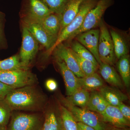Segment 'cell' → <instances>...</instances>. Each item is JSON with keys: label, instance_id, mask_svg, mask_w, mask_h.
<instances>
[{"label": "cell", "instance_id": "obj_1", "mask_svg": "<svg viewBox=\"0 0 130 130\" xmlns=\"http://www.w3.org/2000/svg\"><path fill=\"white\" fill-rule=\"evenodd\" d=\"M13 111L43 112L47 96L37 85L13 89L5 98Z\"/></svg>", "mask_w": 130, "mask_h": 130}, {"label": "cell", "instance_id": "obj_2", "mask_svg": "<svg viewBox=\"0 0 130 130\" xmlns=\"http://www.w3.org/2000/svg\"><path fill=\"white\" fill-rule=\"evenodd\" d=\"M59 101L61 105L70 111L77 122L83 123L95 130H108L111 128L104 121L100 114L71 105L62 96L59 97Z\"/></svg>", "mask_w": 130, "mask_h": 130}, {"label": "cell", "instance_id": "obj_3", "mask_svg": "<svg viewBox=\"0 0 130 130\" xmlns=\"http://www.w3.org/2000/svg\"><path fill=\"white\" fill-rule=\"evenodd\" d=\"M43 112L28 113L13 111L7 130H41Z\"/></svg>", "mask_w": 130, "mask_h": 130}, {"label": "cell", "instance_id": "obj_4", "mask_svg": "<svg viewBox=\"0 0 130 130\" xmlns=\"http://www.w3.org/2000/svg\"><path fill=\"white\" fill-rule=\"evenodd\" d=\"M98 1L85 0L82 3L78 13L72 21L61 31L54 46L47 51V55H50L59 44L67 40L73 32L81 27L86 14L95 6Z\"/></svg>", "mask_w": 130, "mask_h": 130}, {"label": "cell", "instance_id": "obj_5", "mask_svg": "<svg viewBox=\"0 0 130 130\" xmlns=\"http://www.w3.org/2000/svg\"><path fill=\"white\" fill-rule=\"evenodd\" d=\"M0 81L13 89L38 83L36 76L29 70L0 71Z\"/></svg>", "mask_w": 130, "mask_h": 130}, {"label": "cell", "instance_id": "obj_6", "mask_svg": "<svg viewBox=\"0 0 130 130\" xmlns=\"http://www.w3.org/2000/svg\"><path fill=\"white\" fill-rule=\"evenodd\" d=\"M113 0H98L95 6L87 13L81 27L70 36L68 41L71 42L81 32L90 30L99 26L106 10L112 4Z\"/></svg>", "mask_w": 130, "mask_h": 130}, {"label": "cell", "instance_id": "obj_7", "mask_svg": "<svg viewBox=\"0 0 130 130\" xmlns=\"http://www.w3.org/2000/svg\"><path fill=\"white\" fill-rule=\"evenodd\" d=\"M100 37L98 51L101 63L112 66L116 57L110 32L105 23L102 20L100 24Z\"/></svg>", "mask_w": 130, "mask_h": 130}, {"label": "cell", "instance_id": "obj_8", "mask_svg": "<svg viewBox=\"0 0 130 130\" xmlns=\"http://www.w3.org/2000/svg\"><path fill=\"white\" fill-rule=\"evenodd\" d=\"M39 49V43L31 32L23 25L22 42L19 56L21 63L29 68Z\"/></svg>", "mask_w": 130, "mask_h": 130}, {"label": "cell", "instance_id": "obj_9", "mask_svg": "<svg viewBox=\"0 0 130 130\" xmlns=\"http://www.w3.org/2000/svg\"><path fill=\"white\" fill-rule=\"evenodd\" d=\"M21 11L23 19L37 22L53 13L41 0H24Z\"/></svg>", "mask_w": 130, "mask_h": 130}, {"label": "cell", "instance_id": "obj_10", "mask_svg": "<svg viewBox=\"0 0 130 130\" xmlns=\"http://www.w3.org/2000/svg\"><path fill=\"white\" fill-rule=\"evenodd\" d=\"M43 113L41 130H63L59 102L48 101Z\"/></svg>", "mask_w": 130, "mask_h": 130}, {"label": "cell", "instance_id": "obj_11", "mask_svg": "<svg viewBox=\"0 0 130 130\" xmlns=\"http://www.w3.org/2000/svg\"><path fill=\"white\" fill-rule=\"evenodd\" d=\"M23 19V25L31 32L38 43L43 46L47 51L51 49L58 38L50 35L38 22Z\"/></svg>", "mask_w": 130, "mask_h": 130}, {"label": "cell", "instance_id": "obj_12", "mask_svg": "<svg viewBox=\"0 0 130 130\" xmlns=\"http://www.w3.org/2000/svg\"><path fill=\"white\" fill-rule=\"evenodd\" d=\"M100 32L99 29H92L81 32L74 38L92 53L99 65L101 63L98 51Z\"/></svg>", "mask_w": 130, "mask_h": 130}, {"label": "cell", "instance_id": "obj_13", "mask_svg": "<svg viewBox=\"0 0 130 130\" xmlns=\"http://www.w3.org/2000/svg\"><path fill=\"white\" fill-rule=\"evenodd\" d=\"M54 51L55 52V56L56 59L63 61L67 67L77 77H83L85 76L78 63L73 55L70 48L61 43L59 44Z\"/></svg>", "mask_w": 130, "mask_h": 130}, {"label": "cell", "instance_id": "obj_14", "mask_svg": "<svg viewBox=\"0 0 130 130\" xmlns=\"http://www.w3.org/2000/svg\"><path fill=\"white\" fill-rule=\"evenodd\" d=\"M101 115L105 122L114 127L128 128L129 126L130 121L125 118L117 106L108 105Z\"/></svg>", "mask_w": 130, "mask_h": 130}, {"label": "cell", "instance_id": "obj_15", "mask_svg": "<svg viewBox=\"0 0 130 130\" xmlns=\"http://www.w3.org/2000/svg\"><path fill=\"white\" fill-rule=\"evenodd\" d=\"M56 62L64 79L66 95H71L81 88L78 81V77L67 67L63 61L56 59Z\"/></svg>", "mask_w": 130, "mask_h": 130}, {"label": "cell", "instance_id": "obj_16", "mask_svg": "<svg viewBox=\"0 0 130 130\" xmlns=\"http://www.w3.org/2000/svg\"><path fill=\"white\" fill-rule=\"evenodd\" d=\"M109 105L118 106L121 103L127 101L128 97L118 88L104 86L98 90Z\"/></svg>", "mask_w": 130, "mask_h": 130}, {"label": "cell", "instance_id": "obj_17", "mask_svg": "<svg viewBox=\"0 0 130 130\" xmlns=\"http://www.w3.org/2000/svg\"><path fill=\"white\" fill-rule=\"evenodd\" d=\"M99 73L100 76L108 83L118 88L123 87V82L119 75L112 66L101 63L99 65Z\"/></svg>", "mask_w": 130, "mask_h": 130}, {"label": "cell", "instance_id": "obj_18", "mask_svg": "<svg viewBox=\"0 0 130 130\" xmlns=\"http://www.w3.org/2000/svg\"><path fill=\"white\" fill-rule=\"evenodd\" d=\"M85 0H70L61 14V23L59 35L76 16L81 4Z\"/></svg>", "mask_w": 130, "mask_h": 130}, {"label": "cell", "instance_id": "obj_19", "mask_svg": "<svg viewBox=\"0 0 130 130\" xmlns=\"http://www.w3.org/2000/svg\"><path fill=\"white\" fill-rule=\"evenodd\" d=\"M61 20V14L53 13L38 22L50 35L58 38L60 30Z\"/></svg>", "mask_w": 130, "mask_h": 130}, {"label": "cell", "instance_id": "obj_20", "mask_svg": "<svg viewBox=\"0 0 130 130\" xmlns=\"http://www.w3.org/2000/svg\"><path fill=\"white\" fill-rule=\"evenodd\" d=\"M78 81L81 88L89 91L99 90L105 86L104 80L96 72L83 77L78 78Z\"/></svg>", "mask_w": 130, "mask_h": 130}, {"label": "cell", "instance_id": "obj_21", "mask_svg": "<svg viewBox=\"0 0 130 130\" xmlns=\"http://www.w3.org/2000/svg\"><path fill=\"white\" fill-rule=\"evenodd\" d=\"M90 94L89 91L81 88L72 94L63 98L65 101L71 105L81 108H86L89 100Z\"/></svg>", "mask_w": 130, "mask_h": 130}, {"label": "cell", "instance_id": "obj_22", "mask_svg": "<svg viewBox=\"0 0 130 130\" xmlns=\"http://www.w3.org/2000/svg\"><path fill=\"white\" fill-rule=\"evenodd\" d=\"M109 32L112 41L116 58L119 59L122 56L128 54V45L120 33L114 29H111Z\"/></svg>", "mask_w": 130, "mask_h": 130}, {"label": "cell", "instance_id": "obj_23", "mask_svg": "<svg viewBox=\"0 0 130 130\" xmlns=\"http://www.w3.org/2000/svg\"><path fill=\"white\" fill-rule=\"evenodd\" d=\"M117 68L123 83L128 88L130 84V61L129 55H124L119 59Z\"/></svg>", "mask_w": 130, "mask_h": 130}, {"label": "cell", "instance_id": "obj_24", "mask_svg": "<svg viewBox=\"0 0 130 130\" xmlns=\"http://www.w3.org/2000/svg\"><path fill=\"white\" fill-rule=\"evenodd\" d=\"M29 70L21 63L19 55H16L0 60V71H11L17 70Z\"/></svg>", "mask_w": 130, "mask_h": 130}, {"label": "cell", "instance_id": "obj_25", "mask_svg": "<svg viewBox=\"0 0 130 130\" xmlns=\"http://www.w3.org/2000/svg\"><path fill=\"white\" fill-rule=\"evenodd\" d=\"M59 105L63 130H78L77 122L71 113L60 103Z\"/></svg>", "mask_w": 130, "mask_h": 130}, {"label": "cell", "instance_id": "obj_26", "mask_svg": "<svg viewBox=\"0 0 130 130\" xmlns=\"http://www.w3.org/2000/svg\"><path fill=\"white\" fill-rule=\"evenodd\" d=\"M70 48L81 58L90 61L96 66L99 67L100 65L98 63L94 56L87 48L79 43L77 40H76L72 42Z\"/></svg>", "mask_w": 130, "mask_h": 130}, {"label": "cell", "instance_id": "obj_27", "mask_svg": "<svg viewBox=\"0 0 130 130\" xmlns=\"http://www.w3.org/2000/svg\"><path fill=\"white\" fill-rule=\"evenodd\" d=\"M71 51L85 76H88L96 72L99 67L90 61L81 58L72 50Z\"/></svg>", "mask_w": 130, "mask_h": 130}, {"label": "cell", "instance_id": "obj_28", "mask_svg": "<svg viewBox=\"0 0 130 130\" xmlns=\"http://www.w3.org/2000/svg\"><path fill=\"white\" fill-rule=\"evenodd\" d=\"M13 111L5 98H0V126L7 127Z\"/></svg>", "mask_w": 130, "mask_h": 130}, {"label": "cell", "instance_id": "obj_29", "mask_svg": "<svg viewBox=\"0 0 130 130\" xmlns=\"http://www.w3.org/2000/svg\"><path fill=\"white\" fill-rule=\"evenodd\" d=\"M54 13L61 14L70 0H41Z\"/></svg>", "mask_w": 130, "mask_h": 130}, {"label": "cell", "instance_id": "obj_30", "mask_svg": "<svg viewBox=\"0 0 130 130\" xmlns=\"http://www.w3.org/2000/svg\"><path fill=\"white\" fill-rule=\"evenodd\" d=\"M91 92L89 100L86 108L94 111L96 107L100 103L105 100L99 91H93Z\"/></svg>", "mask_w": 130, "mask_h": 130}, {"label": "cell", "instance_id": "obj_31", "mask_svg": "<svg viewBox=\"0 0 130 130\" xmlns=\"http://www.w3.org/2000/svg\"><path fill=\"white\" fill-rule=\"evenodd\" d=\"M5 14L0 11V48L2 46L5 41L4 26Z\"/></svg>", "mask_w": 130, "mask_h": 130}, {"label": "cell", "instance_id": "obj_32", "mask_svg": "<svg viewBox=\"0 0 130 130\" xmlns=\"http://www.w3.org/2000/svg\"><path fill=\"white\" fill-rule=\"evenodd\" d=\"M117 107L125 118L130 122V107L125 105L123 102L121 103Z\"/></svg>", "mask_w": 130, "mask_h": 130}, {"label": "cell", "instance_id": "obj_33", "mask_svg": "<svg viewBox=\"0 0 130 130\" xmlns=\"http://www.w3.org/2000/svg\"><path fill=\"white\" fill-rule=\"evenodd\" d=\"M13 89L0 81V98H5Z\"/></svg>", "mask_w": 130, "mask_h": 130}, {"label": "cell", "instance_id": "obj_34", "mask_svg": "<svg viewBox=\"0 0 130 130\" xmlns=\"http://www.w3.org/2000/svg\"><path fill=\"white\" fill-rule=\"evenodd\" d=\"M108 105L109 104L106 101V100H104L96 107L94 111L101 115L105 111V109Z\"/></svg>", "mask_w": 130, "mask_h": 130}, {"label": "cell", "instance_id": "obj_35", "mask_svg": "<svg viewBox=\"0 0 130 130\" xmlns=\"http://www.w3.org/2000/svg\"><path fill=\"white\" fill-rule=\"evenodd\" d=\"M45 85L47 89L50 91H54L58 88L57 83L53 79H48L46 81Z\"/></svg>", "mask_w": 130, "mask_h": 130}, {"label": "cell", "instance_id": "obj_36", "mask_svg": "<svg viewBox=\"0 0 130 130\" xmlns=\"http://www.w3.org/2000/svg\"><path fill=\"white\" fill-rule=\"evenodd\" d=\"M78 130H95L92 127L85 124L83 123L77 122Z\"/></svg>", "mask_w": 130, "mask_h": 130}, {"label": "cell", "instance_id": "obj_37", "mask_svg": "<svg viewBox=\"0 0 130 130\" xmlns=\"http://www.w3.org/2000/svg\"><path fill=\"white\" fill-rule=\"evenodd\" d=\"M108 130H130L129 128H120L113 127L110 128Z\"/></svg>", "mask_w": 130, "mask_h": 130}, {"label": "cell", "instance_id": "obj_38", "mask_svg": "<svg viewBox=\"0 0 130 130\" xmlns=\"http://www.w3.org/2000/svg\"><path fill=\"white\" fill-rule=\"evenodd\" d=\"M7 127L0 126V130H7Z\"/></svg>", "mask_w": 130, "mask_h": 130}]
</instances>
